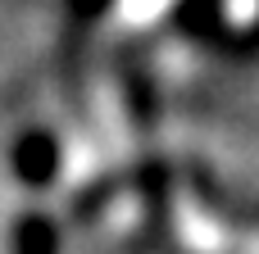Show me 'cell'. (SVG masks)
Listing matches in <instances>:
<instances>
[{
    "instance_id": "2",
    "label": "cell",
    "mask_w": 259,
    "mask_h": 254,
    "mask_svg": "<svg viewBox=\"0 0 259 254\" xmlns=\"http://www.w3.org/2000/svg\"><path fill=\"white\" fill-rule=\"evenodd\" d=\"M173 27H178L182 36H191V41L228 45V14H223V0H178Z\"/></svg>"
},
{
    "instance_id": "1",
    "label": "cell",
    "mask_w": 259,
    "mask_h": 254,
    "mask_svg": "<svg viewBox=\"0 0 259 254\" xmlns=\"http://www.w3.org/2000/svg\"><path fill=\"white\" fill-rule=\"evenodd\" d=\"M9 164H14V177H18L23 186H32V191H46V186L59 177L64 150H59V141H55L50 132L32 127V132H23V136L14 141V150H9Z\"/></svg>"
},
{
    "instance_id": "5",
    "label": "cell",
    "mask_w": 259,
    "mask_h": 254,
    "mask_svg": "<svg viewBox=\"0 0 259 254\" xmlns=\"http://www.w3.org/2000/svg\"><path fill=\"white\" fill-rule=\"evenodd\" d=\"M109 5H114V0H68V9H73V14L82 18V23H91V18H100V14H105Z\"/></svg>"
},
{
    "instance_id": "4",
    "label": "cell",
    "mask_w": 259,
    "mask_h": 254,
    "mask_svg": "<svg viewBox=\"0 0 259 254\" xmlns=\"http://www.w3.org/2000/svg\"><path fill=\"white\" fill-rule=\"evenodd\" d=\"M14 254H59V227L46 214H23L14 223Z\"/></svg>"
},
{
    "instance_id": "3",
    "label": "cell",
    "mask_w": 259,
    "mask_h": 254,
    "mask_svg": "<svg viewBox=\"0 0 259 254\" xmlns=\"http://www.w3.org/2000/svg\"><path fill=\"white\" fill-rule=\"evenodd\" d=\"M123 86H127V109H132L137 127H155V118H159V95H155L150 68L137 64V59H127V64H123Z\"/></svg>"
}]
</instances>
